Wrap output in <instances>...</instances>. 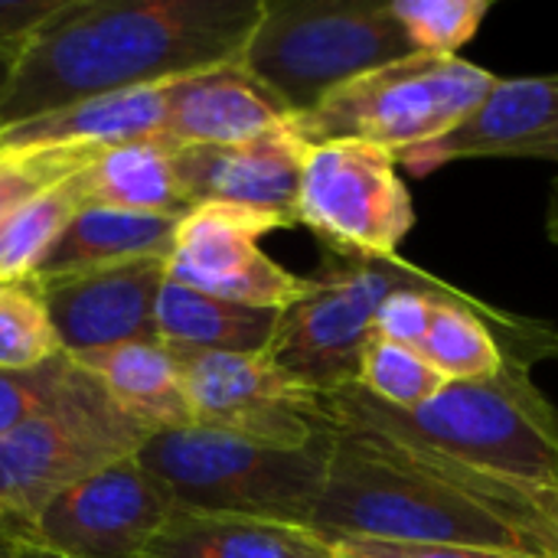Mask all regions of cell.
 Instances as JSON below:
<instances>
[{"mask_svg": "<svg viewBox=\"0 0 558 558\" xmlns=\"http://www.w3.org/2000/svg\"><path fill=\"white\" fill-rule=\"evenodd\" d=\"M265 0H62L26 39L0 131L69 105L235 65Z\"/></svg>", "mask_w": 558, "mask_h": 558, "instance_id": "6da1fadb", "label": "cell"}, {"mask_svg": "<svg viewBox=\"0 0 558 558\" xmlns=\"http://www.w3.org/2000/svg\"><path fill=\"white\" fill-rule=\"evenodd\" d=\"M307 530L327 543L360 536L558 558L539 490L360 428H333L327 484Z\"/></svg>", "mask_w": 558, "mask_h": 558, "instance_id": "7a4b0ae2", "label": "cell"}, {"mask_svg": "<svg viewBox=\"0 0 558 558\" xmlns=\"http://www.w3.org/2000/svg\"><path fill=\"white\" fill-rule=\"evenodd\" d=\"M324 399L337 428L376 432L533 490L558 487V409L520 360L490 379L448 383L418 409H389L360 386Z\"/></svg>", "mask_w": 558, "mask_h": 558, "instance_id": "3957f363", "label": "cell"}, {"mask_svg": "<svg viewBox=\"0 0 558 558\" xmlns=\"http://www.w3.org/2000/svg\"><path fill=\"white\" fill-rule=\"evenodd\" d=\"M415 56L389 0H265L242 65L294 118L353 78Z\"/></svg>", "mask_w": 558, "mask_h": 558, "instance_id": "277c9868", "label": "cell"}, {"mask_svg": "<svg viewBox=\"0 0 558 558\" xmlns=\"http://www.w3.org/2000/svg\"><path fill=\"white\" fill-rule=\"evenodd\" d=\"M327 448L330 438L284 451L193 425L157 432L137 461L167 487L177 510L307 530L327 484Z\"/></svg>", "mask_w": 558, "mask_h": 558, "instance_id": "5b68a950", "label": "cell"}, {"mask_svg": "<svg viewBox=\"0 0 558 558\" xmlns=\"http://www.w3.org/2000/svg\"><path fill=\"white\" fill-rule=\"evenodd\" d=\"M154 432L134 422L72 360L56 399L0 438V523L26 539L29 520L62 490L141 454Z\"/></svg>", "mask_w": 558, "mask_h": 558, "instance_id": "8992f818", "label": "cell"}, {"mask_svg": "<svg viewBox=\"0 0 558 558\" xmlns=\"http://www.w3.org/2000/svg\"><path fill=\"white\" fill-rule=\"evenodd\" d=\"M307 281V291L281 311L265 353L291 379L320 396H333L360 383V360L376 333V314L396 291H428L454 301L474 298L399 255L343 258Z\"/></svg>", "mask_w": 558, "mask_h": 558, "instance_id": "52a82bcc", "label": "cell"}, {"mask_svg": "<svg viewBox=\"0 0 558 558\" xmlns=\"http://www.w3.org/2000/svg\"><path fill=\"white\" fill-rule=\"evenodd\" d=\"M494 82V72L461 56L445 59L415 52L337 88L311 114L294 118L291 128L307 147L363 141L399 157L461 124Z\"/></svg>", "mask_w": 558, "mask_h": 558, "instance_id": "ba28073f", "label": "cell"}, {"mask_svg": "<svg viewBox=\"0 0 558 558\" xmlns=\"http://www.w3.org/2000/svg\"><path fill=\"white\" fill-rule=\"evenodd\" d=\"M298 226H307L340 258H396L415 226L399 157L363 141L311 147L298 193Z\"/></svg>", "mask_w": 558, "mask_h": 558, "instance_id": "9c48e42d", "label": "cell"}, {"mask_svg": "<svg viewBox=\"0 0 558 558\" xmlns=\"http://www.w3.org/2000/svg\"><path fill=\"white\" fill-rule=\"evenodd\" d=\"M196 428L301 451L333 435L327 399L268 353H177Z\"/></svg>", "mask_w": 558, "mask_h": 558, "instance_id": "30bf717a", "label": "cell"}, {"mask_svg": "<svg viewBox=\"0 0 558 558\" xmlns=\"http://www.w3.org/2000/svg\"><path fill=\"white\" fill-rule=\"evenodd\" d=\"M173 513V497L134 454L52 497L26 543L62 558H147Z\"/></svg>", "mask_w": 558, "mask_h": 558, "instance_id": "8fae6325", "label": "cell"}, {"mask_svg": "<svg viewBox=\"0 0 558 558\" xmlns=\"http://www.w3.org/2000/svg\"><path fill=\"white\" fill-rule=\"evenodd\" d=\"M271 229H284V222L239 206H193L180 219L167 278L219 301L284 311L311 281L262 252L258 239Z\"/></svg>", "mask_w": 558, "mask_h": 558, "instance_id": "7c38bea8", "label": "cell"}, {"mask_svg": "<svg viewBox=\"0 0 558 558\" xmlns=\"http://www.w3.org/2000/svg\"><path fill=\"white\" fill-rule=\"evenodd\" d=\"M307 144L288 124L219 147H177L173 170L186 206H239L298 226V193L307 160Z\"/></svg>", "mask_w": 558, "mask_h": 558, "instance_id": "4fadbf2b", "label": "cell"}, {"mask_svg": "<svg viewBox=\"0 0 558 558\" xmlns=\"http://www.w3.org/2000/svg\"><path fill=\"white\" fill-rule=\"evenodd\" d=\"M520 157L558 163V75L497 78L484 101L448 134L399 154L412 177L458 160Z\"/></svg>", "mask_w": 558, "mask_h": 558, "instance_id": "5bb4252c", "label": "cell"}, {"mask_svg": "<svg viewBox=\"0 0 558 558\" xmlns=\"http://www.w3.org/2000/svg\"><path fill=\"white\" fill-rule=\"evenodd\" d=\"M39 281V278H36ZM167 262H128L39 281L49 320L69 356L157 340V298Z\"/></svg>", "mask_w": 558, "mask_h": 558, "instance_id": "9a60e30c", "label": "cell"}, {"mask_svg": "<svg viewBox=\"0 0 558 558\" xmlns=\"http://www.w3.org/2000/svg\"><path fill=\"white\" fill-rule=\"evenodd\" d=\"M288 121L291 114L284 105L242 62H235L167 82L160 141L173 150L245 144Z\"/></svg>", "mask_w": 558, "mask_h": 558, "instance_id": "2e32d148", "label": "cell"}, {"mask_svg": "<svg viewBox=\"0 0 558 558\" xmlns=\"http://www.w3.org/2000/svg\"><path fill=\"white\" fill-rule=\"evenodd\" d=\"M167 85L114 92L0 131V147H121L163 134Z\"/></svg>", "mask_w": 558, "mask_h": 558, "instance_id": "e0dca14e", "label": "cell"}, {"mask_svg": "<svg viewBox=\"0 0 558 558\" xmlns=\"http://www.w3.org/2000/svg\"><path fill=\"white\" fill-rule=\"evenodd\" d=\"M180 219L183 216L88 206L65 226L52 252L39 265L36 278L39 281L69 278V275L128 265V262H147V258L170 262Z\"/></svg>", "mask_w": 558, "mask_h": 558, "instance_id": "ac0fdd59", "label": "cell"}, {"mask_svg": "<svg viewBox=\"0 0 558 558\" xmlns=\"http://www.w3.org/2000/svg\"><path fill=\"white\" fill-rule=\"evenodd\" d=\"M72 360L82 369H88L101 383V389L154 435L173 428H193L183 366L177 353L167 350L160 340L121 343Z\"/></svg>", "mask_w": 558, "mask_h": 558, "instance_id": "d6986e66", "label": "cell"}, {"mask_svg": "<svg viewBox=\"0 0 558 558\" xmlns=\"http://www.w3.org/2000/svg\"><path fill=\"white\" fill-rule=\"evenodd\" d=\"M327 553L330 543L304 526L177 510L147 558H324Z\"/></svg>", "mask_w": 558, "mask_h": 558, "instance_id": "ffe728a7", "label": "cell"}, {"mask_svg": "<svg viewBox=\"0 0 558 558\" xmlns=\"http://www.w3.org/2000/svg\"><path fill=\"white\" fill-rule=\"evenodd\" d=\"M281 311L245 307L163 281L157 298V340L173 353H265Z\"/></svg>", "mask_w": 558, "mask_h": 558, "instance_id": "44dd1931", "label": "cell"}, {"mask_svg": "<svg viewBox=\"0 0 558 558\" xmlns=\"http://www.w3.org/2000/svg\"><path fill=\"white\" fill-rule=\"evenodd\" d=\"M78 196L88 206L124 209V213H157L186 216L190 206L177 183L173 147L160 137L134 141L121 147H101L95 160L75 173Z\"/></svg>", "mask_w": 558, "mask_h": 558, "instance_id": "7402d4cb", "label": "cell"}, {"mask_svg": "<svg viewBox=\"0 0 558 558\" xmlns=\"http://www.w3.org/2000/svg\"><path fill=\"white\" fill-rule=\"evenodd\" d=\"M85 209L75 177L43 190L10 219H3V278L36 275L65 226ZM0 278V281H3Z\"/></svg>", "mask_w": 558, "mask_h": 558, "instance_id": "603a6c76", "label": "cell"}, {"mask_svg": "<svg viewBox=\"0 0 558 558\" xmlns=\"http://www.w3.org/2000/svg\"><path fill=\"white\" fill-rule=\"evenodd\" d=\"M36 275L0 281V369H33L62 356Z\"/></svg>", "mask_w": 558, "mask_h": 558, "instance_id": "cb8c5ba5", "label": "cell"}, {"mask_svg": "<svg viewBox=\"0 0 558 558\" xmlns=\"http://www.w3.org/2000/svg\"><path fill=\"white\" fill-rule=\"evenodd\" d=\"M356 386L389 409H418L432 402L448 386V379L422 356V350L373 333L360 360Z\"/></svg>", "mask_w": 558, "mask_h": 558, "instance_id": "d4e9b609", "label": "cell"}, {"mask_svg": "<svg viewBox=\"0 0 558 558\" xmlns=\"http://www.w3.org/2000/svg\"><path fill=\"white\" fill-rule=\"evenodd\" d=\"M415 52L454 59L490 13V0H389Z\"/></svg>", "mask_w": 558, "mask_h": 558, "instance_id": "484cf974", "label": "cell"}, {"mask_svg": "<svg viewBox=\"0 0 558 558\" xmlns=\"http://www.w3.org/2000/svg\"><path fill=\"white\" fill-rule=\"evenodd\" d=\"M101 147H0V222L43 190L85 170Z\"/></svg>", "mask_w": 558, "mask_h": 558, "instance_id": "4316f807", "label": "cell"}, {"mask_svg": "<svg viewBox=\"0 0 558 558\" xmlns=\"http://www.w3.org/2000/svg\"><path fill=\"white\" fill-rule=\"evenodd\" d=\"M69 369H72L69 353L33 369H0V438L16 432L39 409H46L62 389Z\"/></svg>", "mask_w": 558, "mask_h": 558, "instance_id": "83f0119b", "label": "cell"}, {"mask_svg": "<svg viewBox=\"0 0 558 558\" xmlns=\"http://www.w3.org/2000/svg\"><path fill=\"white\" fill-rule=\"evenodd\" d=\"M438 301H454V298H438L428 291H396L392 298H386V304L376 314V337L422 350V340L428 333ZM468 301H477V298H468Z\"/></svg>", "mask_w": 558, "mask_h": 558, "instance_id": "f1b7e54d", "label": "cell"}, {"mask_svg": "<svg viewBox=\"0 0 558 558\" xmlns=\"http://www.w3.org/2000/svg\"><path fill=\"white\" fill-rule=\"evenodd\" d=\"M330 546L347 558H533L504 553V549H477V546H412V543H383L360 536H337Z\"/></svg>", "mask_w": 558, "mask_h": 558, "instance_id": "f546056e", "label": "cell"}, {"mask_svg": "<svg viewBox=\"0 0 558 558\" xmlns=\"http://www.w3.org/2000/svg\"><path fill=\"white\" fill-rule=\"evenodd\" d=\"M62 0H0V52H20Z\"/></svg>", "mask_w": 558, "mask_h": 558, "instance_id": "4dcf8cb0", "label": "cell"}, {"mask_svg": "<svg viewBox=\"0 0 558 558\" xmlns=\"http://www.w3.org/2000/svg\"><path fill=\"white\" fill-rule=\"evenodd\" d=\"M7 558H62V556H56V553H49V549H39V546H33V543L20 539V543L7 553Z\"/></svg>", "mask_w": 558, "mask_h": 558, "instance_id": "1f68e13d", "label": "cell"}, {"mask_svg": "<svg viewBox=\"0 0 558 558\" xmlns=\"http://www.w3.org/2000/svg\"><path fill=\"white\" fill-rule=\"evenodd\" d=\"M539 507H543L546 520L556 526V533H558V487L556 490H539Z\"/></svg>", "mask_w": 558, "mask_h": 558, "instance_id": "d6a6232c", "label": "cell"}, {"mask_svg": "<svg viewBox=\"0 0 558 558\" xmlns=\"http://www.w3.org/2000/svg\"><path fill=\"white\" fill-rule=\"evenodd\" d=\"M20 539H23V533H20V530H13V526L0 523V558H7V553H10Z\"/></svg>", "mask_w": 558, "mask_h": 558, "instance_id": "836d02e7", "label": "cell"}, {"mask_svg": "<svg viewBox=\"0 0 558 558\" xmlns=\"http://www.w3.org/2000/svg\"><path fill=\"white\" fill-rule=\"evenodd\" d=\"M16 56H20V52H0V95H3V88H7V82H10V75H13Z\"/></svg>", "mask_w": 558, "mask_h": 558, "instance_id": "e575fe53", "label": "cell"}, {"mask_svg": "<svg viewBox=\"0 0 558 558\" xmlns=\"http://www.w3.org/2000/svg\"><path fill=\"white\" fill-rule=\"evenodd\" d=\"M546 229H549V239H553V245L558 248V216H549V219H546Z\"/></svg>", "mask_w": 558, "mask_h": 558, "instance_id": "d590c367", "label": "cell"}, {"mask_svg": "<svg viewBox=\"0 0 558 558\" xmlns=\"http://www.w3.org/2000/svg\"><path fill=\"white\" fill-rule=\"evenodd\" d=\"M549 216H558V180H556V190H553V203H549Z\"/></svg>", "mask_w": 558, "mask_h": 558, "instance_id": "8d00e7d4", "label": "cell"}, {"mask_svg": "<svg viewBox=\"0 0 558 558\" xmlns=\"http://www.w3.org/2000/svg\"><path fill=\"white\" fill-rule=\"evenodd\" d=\"M0 278H3V222H0Z\"/></svg>", "mask_w": 558, "mask_h": 558, "instance_id": "74e56055", "label": "cell"}, {"mask_svg": "<svg viewBox=\"0 0 558 558\" xmlns=\"http://www.w3.org/2000/svg\"><path fill=\"white\" fill-rule=\"evenodd\" d=\"M324 558H347V556H340V553H337V549L330 546V553H327V556H324Z\"/></svg>", "mask_w": 558, "mask_h": 558, "instance_id": "f35d334b", "label": "cell"}]
</instances>
